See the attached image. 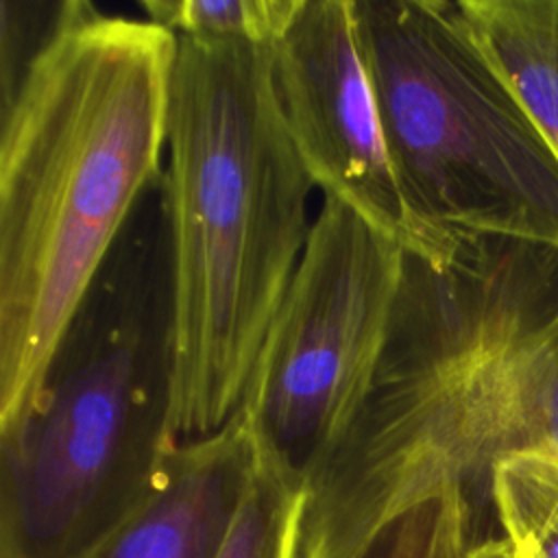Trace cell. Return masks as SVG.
Instances as JSON below:
<instances>
[{
    "mask_svg": "<svg viewBox=\"0 0 558 558\" xmlns=\"http://www.w3.org/2000/svg\"><path fill=\"white\" fill-rule=\"evenodd\" d=\"M72 0L63 2H0V87L7 100L35 57L63 26ZM0 100V102H2Z\"/></svg>",
    "mask_w": 558,
    "mask_h": 558,
    "instance_id": "5bb4252c",
    "label": "cell"
},
{
    "mask_svg": "<svg viewBox=\"0 0 558 558\" xmlns=\"http://www.w3.org/2000/svg\"><path fill=\"white\" fill-rule=\"evenodd\" d=\"M392 166L436 240L558 251V155L475 41L458 2L355 0Z\"/></svg>",
    "mask_w": 558,
    "mask_h": 558,
    "instance_id": "277c9868",
    "label": "cell"
},
{
    "mask_svg": "<svg viewBox=\"0 0 558 558\" xmlns=\"http://www.w3.org/2000/svg\"><path fill=\"white\" fill-rule=\"evenodd\" d=\"M432 447L469 488L510 456L558 460V294L514 316L436 401Z\"/></svg>",
    "mask_w": 558,
    "mask_h": 558,
    "instance_id": "52a82bcc",
    "label": "cell"
},
{
    "mask_svg": "<svg viewBox=\"0 0 558 558\" xmlns=\"http://www.w3.org/2000/svg\"><path fill=\"white\" fill-rule=\"evenodd\" d=\"M488 493L512 545L527 558H558V460L510 456L493 466Z\"/></svg>",
    "mask_w": 558,
    "mask_h": 558,
    "instance_id": "8fae6325",
    "label": "cell"
},
{
    "mask_svg": "<svg viewBox=\"0 0 558 558\" xmlns=\"http://www.w3.org/2000/svg\"><path fill=\"white\" fill-rule=\"evenodd\" d=\"M471 488L447 469L412 473L388 495L301 543L299 558H469Z\"/></svg>",
    "mask_w": 558,
    "mask_h": 558,
    "instance_id": "9c48e42d",
    "label": "cell"
},
{
    "mask_svg": "<svg viewBox=\"0 0 558 558\" xmlns=\"http://www.w3.org/2000/svg\"><path fill=\"white\" fill-rule=\"evenodd\" d=\"M255 462L240 412L179 442L150 497L92 558H216Z\"/></svg>",
    "mask_w": 558,
    "mask_h": 558,
    "instance_id": "ba28073f",
    "label": "cell"
},
{
    "mask_svg": "<svg viewBox=\"0 0 558 558\" xmlns=\"http://www.w3.org/2000/svg\"><path fill=\"white\" fill-rule=\"evenodd\" d=\"M475 41L558 155V0H460Z\"/></svg>",
    "mask_w": 558,
    "mask_h": 558,
    "instance_id": "30bf717a",
    "label": "cell"
},
{
    "mask_svg": "<svg viewBox=\"0 0 558 558\" xmlns=\"http://www.w3.org/2000/svg\"><path fill=\"white\" fill-rule=\"evenodd\" d=\"M177 35L72 0L0 102V429L148 185L163 172Z\"/></svg>",
    "mask_w": 558,
    "mask_h": 558,
    "instance_id": "6da1fadb",
    "label": "cell"
},
{
    "mask_svg": "<svg viewBox=\"0 0 558 558\" xmlns=\"http://www.w3.org/2000/svg\"><path fill=\"white\" fill-rule=\"evenodd\" d=\"M405 262L395 238L323 194L238 408L257 464L303 495L373 390Z\"/></svg>",
    "mask_w": 558,
    "mask_h": 558,
    "instance_id": "5b68a950",
    "label": "cell"
},
{
    "mask_svg": "<svg viewBox=\"0 0 558 558\" xmlns=\"http://www.w3.org/2000/svg\"><path fill=\"white\" fill-rule=\"evenodd\" d=\"M305 0H142L146 20L177 37L275 48Z\"/></svg>",
    "mask_w": 558,
    "mask_h": 558,
    "instance_id": "7c38bea8",
    "label": "cell"
},
{
    "mask_svg": "<svg viewBox=\"0 0 558 558\" xmlns=\"http://www.w3.org/2000/svg\"><path fill=\"white\" fill-rule=\"evenodd\" d=\"M174 283L161 174L63 327L26 414L0 429V558H92L168 458Z\"/></svg>",
    "mask_w": 558,
    "mask_h": 558,
    "instance_id": "3957f363",
    "label": "cell"
},
{
    "mask_svg": "<svg viewBox=\"0 0 558 558\" xmlns=\"http://www.w3.org/2000/svg\"><path fill=\"white\" fill-rule=\"evenodd\" d=\"M469 558H527V556L504 536V538H488L484 543L473 545Z\"/></svg>",
    "mask_w": 558,
    "mask_h": 558,
    "instance_id": "9a60e30c",
    "label": "cell"
},
{
    "mask_svg": "<svg viewBox=\"0 0 558 558\" xmlns=\"http://www.w3.org/2000/svg\"><path fill=\"white\" fill-rule=\"evenodd\" d=\"M303 506V493L255 462L216 558H299Z\"/></svg>",
    "mask_w": 558,
    "mask_h": 558,
    "instance_id": "4fadbf2b",
    "label": "cell"
},
{
    "mask_svg": "<svg viewBox=\"0 0 558 558\" xmlns=\"http://www.w3.org/2000/svg\"><path fill=\"white\" fill-rule=\"evenodd\" d=\"M275 85L292 142L323 194H333L405 253L451 262L458 246L412 216L388 150L362 50L355 0H305L275 46Z\"/></svg>",
    "mask_w": 558,
    "mask_h": 558,
    "instance_id": "8992f818",
    "label": "cell"
},
{
    "mask_svg": "<svg viewBox=\"0 0 558 558\" xmlns=\"http://www.w3.org/2000/svg\"><path fill=\"white\" fill-rule=\"evenodd\" d=\"M174 283L177 442L238 412L310 238L316 185L288 131L275 48L177 37L161 172Z\"/></svg>",
    "mask_w": 558,
    "mask_h": 558,
    "instance_id": "7a4b0ae2",
    "label": "cell"
}]
</instances>
